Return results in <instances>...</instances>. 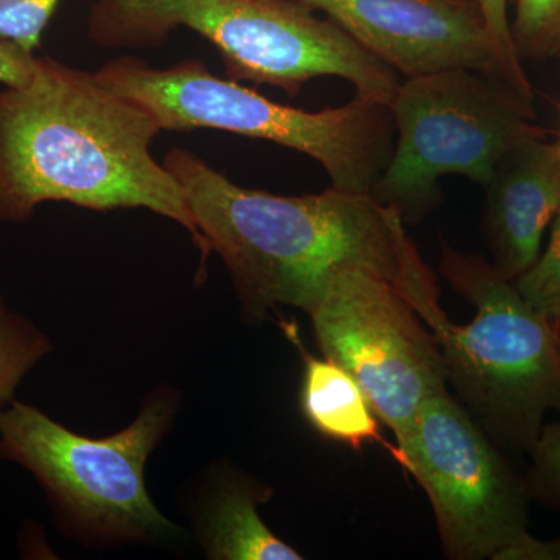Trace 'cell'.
<instances>
[{"instance_id":"6","label":"cell","mask_w":560,"mask_h":560,"mask_svg":"<svg viewBox=\"0 0 560 560\" xmlns=\"http://www.w3.org/2000/svg\"><path fill=\"white\" fill-rule=\"evenodd\" d=\"M176 407L175 393L156 390L130 427L91 440L13 400L0 412V459L31 471L72 536L98 544L171 539L178 528L150 499L145 464L171 429Z\"/></svg>"},{"instance_id":"8","label":"cell","mask_w":560,"mask_h":560,"mask_svg":"<svg viewBox=\"0 0 560 560\" xmlns=\"http://www.w3.org/2000/svg\"><path fill=\"white\" fill-rule=\"evenodd\" d=\"M307 315L320 352L359 383L399 447L420 407L448 393L433 331L399 290L361 270L337 272Z\"/></svg>"},{"instance_id":"22","label":"cell","mask_w":560,"mask_h":560,"mask_svg":"<svg viewBox=\"0 0 560 560\" xmlns=\"http://www.w3.org/2000/svg\"><path fill=\"white\" fill-rule=\"evenodd\" d=\"M552 326H555L556 337H558L560 346V319L552 320Z\"/></svg>"},{"instance_id":"12","label":"cell","mask_w":560,"mask_h":560,"mask_svg":"<svg viewBox=\"0 0 560 560\" xmlns=\"http://www.w3.org/2000/svg\"><path fill=\"white\" fill-rule=\"evenodd\" d=\"M272 490L259 482L232 481L217 493L202 525L205 547L217 560H301L300 552L280 540L257 506Z\"/></svg>"},{"instance_id":"2","label":"cell","mask_w":560,"mask_h":560,"mask_svg":"<svg viewBox=\"0 0 560 560\" xmlns=\"http://www.w3.org/2000/svg\"><path fill=\"white\" fill-rule=\"evenodd\" d=\"M161 127L95 73L39 58L25 88L0 91V221L22 223L43 202L92 210L149 209L210 253L178 180L154 160Z\"/></svg>"},{"instance_id":"1","label":"cell","mask_w":560,"mask_h":560,"mask_svg":"<svg viewBox=\"0 0 560 560\" xmlns=\"http://www.w3.org/2000/svg\"><path fill=\"white\" fill-rule=\"evenodd\" d=\"M198 230L226 264L243 311H311L337 272L361 270L399 290L427 326L445 315L433 272L400 213L371 195L335 189L280 197L245 189L189 150L165 154Z\"/></svg>"},{"instance_id":"7","label":"cell","mask_w":560,"mask_h":560,"mask_svg":"<svg viewBox=\"0 0 560 560\" xmlns=\"http://www.w3.org/2000/svg\"><path fill=\"white\" fill-rule=\"evenodd\" d=\"M396 139L371 197L418 223L442 201L440 180L466 176L485 187L512 149L547 131L501 81L474 69L405 77L389 103Z\"/></svg>"},{"instance_id":"5","label":"cell","mask_w":560,"mask_h":560,"mask_svg":"<svg viewBox=\"0 0 560 560\" xmlns=\"http://www.w3.org/2000/svg\"><path fill=\"white\" fill-rule=\"evenodd\" d=\"M440 270L477 311L464 326L445 315L430 327L448 383L497 444L529 455L547 412L560 415V346L552 320L480 256L444 245Z\"/></svg>"},{"instance_id":"20","label":"cell","mask_w":560,"mask_h":560,"mask_svg":"<svg viewBox=\"0 0 560 560\" xmlns=\"http://www.w3.org/2000/svg\"><path fill=\"white\" fill-rule=\"evenodd\" d=\"M39 58L9 39L0 38V83L25 88L38 75Z\"/></svg>"},{"instance_id":"19","label":"cell","mask_w":560,"mask_h":560,"mask_svg":"<svg viewBox=\"0 0 560 560\" xmlns=\"http://www.w3.org/2000/svg\"><path fill=\"white\" fill-rule=\"evenodd\" d=\"M61 0H0V38L35 51Z\"/></svg>"},{"instance_id":"16","label":"cell","mask_w":560,"mask_h":560,"mask_svg":"<svg viewBox=\"0 0 560 560\" xmlns=\"http://www.w3.org/2000/svg\"><path fill=\"white\" fill-rule=\"evenodd\" d=\"M480 16L506 73L510 88L522 102L534 106V90L515 51L511 36L512 0H463Z\"/></svg>"},{"instance_id":"14","label":"cell","mask_w":560,"mask_h":560,"mask_svg":"<svg viewBox=\"0 0 560 560\" xmlns=\"http://www.w3.org/2000/svg\"><path fill=\"white\" fill-rule=\"evenodd\" d=\"M54 346L43 330L21 313L11 311L0 293V412Z\"/></svg>"},{"instance_id":"10","label":"cell","mask_w":560,"mask_h":560,"mask_svg":"<svg viewBox=\"0 0 560 560\" xmlns=\"http://www.w3.org/2000/svg\"><path fill=\"white\" fill-rule=\"evenodd\" d=\"M301 2L324 13L400 75L474 69L510 88L485 24L463 0Z\"/></svg>"},{"instance_id":"18","label":"cell","mask_w":560,"mask_h":560,"mask_svg":"<svg viewBox=\"0 0 560 560\" xmlns=\"http://www.w3.org/2000/svg\"><path fill=\"white\" fill-rule=\"evenodd\" d=\"M529 456L525 482L530 501L560 514V422L545 423Z\"/></svg>"},{"instance_id":"11","label":"cell","mask_w":560,"mask_h":560,"mask_svg":"<svg viewBox=\"0 0 560 560\" xmlns=\"http://www.w3.org/2000/svg\"><path fill=\"white\" fill-rule=\"evenodd\" d=\"M482 224L497 271L517 280L539 257L560 209V140H526L497 164L485 186Z\"/></svg>"},{"instance_id":"3","label":"cell","mask_w":560,"mask_h":560,"mask_svg":"<svg viewBox=\"0 0 560 560\" xmlns=\"http://www.w3.org/2000/svg\"><path fill=\"white\" fill-rule=\"evenodd\" d=\"M179 27L215 46L231 80L291 97L320 77L383 105L399 90V72L301 0H97L88 18L90 38L113 49L160 46Z\"/></svg>"},{"instance_id":"4","label":"cell","mask_w":560,"mask_h":560,"mask_svg":"<svg viewBox=\"0 0 560 560\" xmlns=\"http://www.w3.org/2000/svg\"><path fill=\"white\" fill-rule=\"evenodd\" d=\"M109 90L149 110L161 130L210 128L268 140L318 162L335 189L371 195L393 153L388 105L355 97L340 108L305 110L272 102L200 60L154 69L121 57L95 72Z\"/></svg>"},{"instance_id":"17","label":"cell","mask_w":560,"mask_h":560,"mask_svg":"<svg viewBox=\"0 0 560 560\" xmlns=\"http://www.w3.org/2000/svg\"><path fill=\"white\" fill-rule=\"evenodd\" d=\"M525 301L548 319H560V209L551 221L547 248L515 280Z\"/></svg>"},{"instance_id":"15","label":"cell","mask_w":560,"mask_h":560,"mask_svg":"<svg viewBox=\"0 0 560 560\" xmlns=\"http://www.w3.org/2000/svg\"><path fill=\"white\" fill-rule=\"evenodd\" d=\"M511 36L521 60L560 62V0H512Z\"/></svg>"},{"instance_id":"9","label":"cell","mask_w":560,"mask_h":560,"mask_svg":"<svg viewBox=\"0 0 560 560\" xmlns=\"http://www.w3.org/2000/svg\"><path fill=\"white\" fill-rule=\"evenodd\" d=\"M394 455L425 490L447 558L492 559L528 530L525 475L451 394L420 407Z\"/></svg>"},{"instance_id":"21","label":"cell","mask_w":560,"mask_h":560,"mask_svg":"<svg viewBox=\"0 0 560 560\" xmlns=\"http://www.w3.org/2000/svg\"><path fill=\"white\" fill-rule=\"evenodd\" d=\"M492 560H560V537L545 540L525 530L517 539L501 548Z\"/></svg>"},{"instance_id":"13","label":"cell","mask_w":560,"mask_h":560,"mask_svg":"<svg viewBox=\"0 0 560 560\" xmlns=\"http://www.w3.org/2000/svg\"><path fill=\"white\" fill-rule=\"evenodd\" d=\"M304 361L301 408L313 429L355 451L381 441L378 418L352 375L326 357L305 353Z\"/></svg>"}]
</instances>
